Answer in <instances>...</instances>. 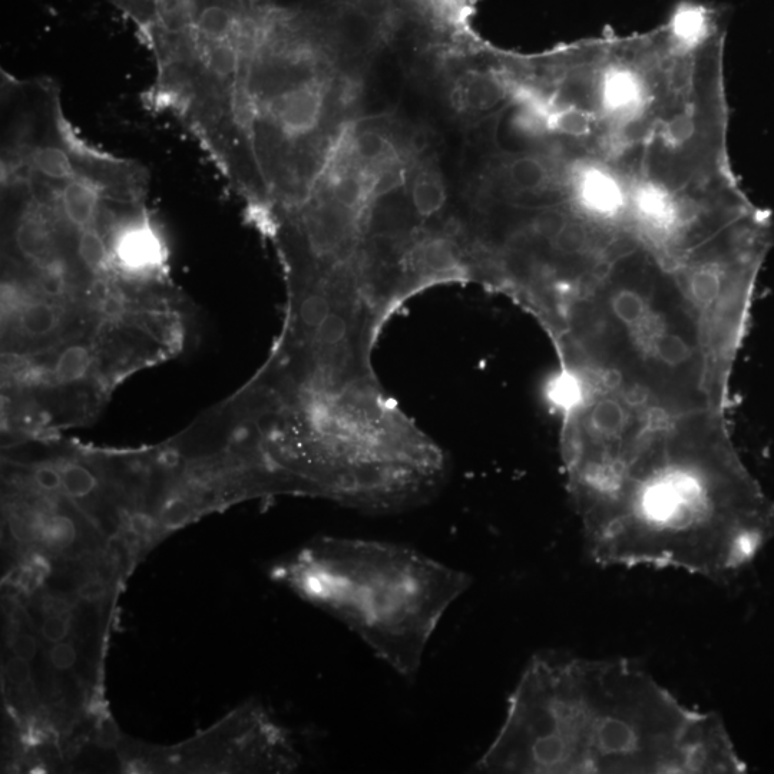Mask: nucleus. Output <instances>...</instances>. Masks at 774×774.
I'll list each match as a JSON object with an SVG mask.
<instances>
[{"label": "nucleus", "instance_id": "2eb2a0df", "mask_svg": "<svg viewBox=\"0 0 774 774\" xmlns=\"http://www.w3.org/2000/svg\"><path fill=\"white\" fill-rule=\"evenodd\" d=\"M247 3L254 11H266L270 8V0H247Z\"/></svg>", "mask_w": 774, "mask_h": 774}, {"label": "nucleus", "instance_id": "f03ea898", "mask_svg": "<svg viewBox=\"0 0 774 774\" xmlns=\"http://www.w3.org/2000/svg\"><path fill=\"white\" fill-rule=\"evenodd\" d=\"M588 555L604 567L742 574L774 539V499L730 423L651 433L562 456Z\"/></svg>", "mask_w": 774, "mask_h": 774}, {"label": "nucleus", "instance_id": "39448f33", "mask_svg": "<svg viewBox=\"0 0 774 774\" xmlns=\"http://www.w3.org/2000/svg\"><path fill=\"white\" fill-rule=\"evenodd\" d=\"M273 577L337 618L408 681L418 677L443 615L472 584L466 572L405 545L332 537L277 565Z\"/></svg>", "mask_w": 774, "mask_h": 774}, {"label": "nucleus", "instance_id": "1a4fd4ad", "mask_svg": "<svg viewBox=\"0 0 774 774\" xmlns=\"http://www.w3.org/2000/svg\"><path fill=\"white\" fill-rule=\"evenodd\" d=\"M18 329L31 340L48 339L64 322V312L58 301L32 296L15 317Z\"/></svg>", "mask_w": 774, "mask_h": 774}, {"label": "nucleus", "instance_id": "20e7f679", "mask_svg": "<svg viewBox=\"0 0 774 774\" xmlns=\"http://www.w3.org/2000/svg\"><path fill=\"white\" fill-rule=\"evenodd\" d=\"M365 65L336 23L274 8L261 15L244 59L240 121L258 188L248 218L266 236L307 197L362 115Z\"/></svg>", "mask_w": 774, "mask_h": 774}, {"label": "nucleus", "instance_id": "6e6552de", "mask_svg": "<svg viewBox=\"0 0 774 774\" xmlns=\"http://www.w3.org/2000/svg\"><path fill=\"white\" fill-rule=\"evenodd\" d=\"M410 213L420 224L445 220L448 187L435 151L426 152L413 164L405 187Z\"/></svg>", "mask_w": 774, "mask_h": 774}, {"label": "nucleus", "instance_id": "ddd939ff", "mask_svg": "<svg viewBox=\"0 0 774 774\" xmlns=\"http://www.w3.org/2000/svg\"><path fill=\"white\" fill-rule=\"evenodd\" d=\"M62 495L74 502H84L98 492L97 473L84 463L69 461L61 463Z\"/></svg>", "mask_w": 774, "mask_h": 774}, {"label": "nucleus", "instance_id": "7ed1b4c3", "mask_svg": "<svg viewBox=\"0 0 774 774\" xmlns=\"http://www.w3.org/2000/svg\"><path fill=\"white\" fill-rule=\"evenodd\" d=\"M482 773L739 774L716 713L690 709L631 660L564 651L531 657Z\"/></svg>", "mask_w": 774, "mask_h": 774}, {"label": "nucleus", "instance_id": "9b49d317", "mask_svg": "<svg viewBox=\"0 0 774 774\" xmlns=\"http://www.w3.org/2000/svg\"><path fill=\"white\" fill-rule=\"evenodd\" d=\"M430 23L439 31L448 33L451 39H466L475 35L471 31V0H426Z\"/></svg>", "mask_w": 774, "mask_h": 774}, {"label": "nucleus", "instance_id": "f257e3e1", "mask_svg": "<svg viewBox=\"0 0 774 774\" xmlns=\"http://www.w3.org/2000/svg\"><path fill=\"white\" fill-rule=\"evenodd\" d=\"M721 11L680 6L643 33L506 56L502 127L542 177L486 211L506 293L594 355L688 333L756 286L767 228L726 151Z\"/></svg>", "mask_w": 774, "mask_h": 774}, {"label": "nucleus", "instance_id": "f8f14e48", "mask_svg": "<svg viewBox=\"0 0 774 774\" xmlns=\"http://www.w3.org/2000/svg\"><path fill=\"white\" fill-rule=\"evenodd\" d=\"M92 366H94V353L88 344H68L56 356L52 377L61 385H74L86 379Z\"/></svg>", "mask_w": 774, "mask_h": 774}, {"label": "nucleus", "instance_id": "0eeeda50", "mask_svg": "<svg viewBox=\"0 0 774 774\" xmlns=\"http://www.w3.org/2000/svg\"><path fill=\"white\" fill-rule=\"evenodd\" d=\"M112 269L118 279L144 283L167 267L168 247L144 204L124 211L108 230Z\"/></svg>", "mask_w": 774, "mask_h": 774}, {"label": "nucleus", "instance_id": "9d476101", "mask_svg": "<svg viewBox=\"0 0 774 774\" xmlns=\"http://www.w3.org/2000/svg\"><path fill=\"white\" fill-rule=\"evenodd\" d=\"M340 5L362 19L387 42L398 32L402 11L396 0H340Z\"/></svg>", "mask_w": 774, "mask_h": 774}, {"label": "nucleus", "instance_id": "423d86ee", "mask_svg": "<svg viewBox=\"0 0 774 774\" xmlns=\"http://www.w3.org/2000/svg\"><path fill=\"white\" fill-rule=\"evenodd\" d=\"M432 150L428 132L390 114H362L346 128L310 193L270 234L294 290H353L377 208L405 190L413 164Z\"/></svg>", "mask_w": 774, "mask_h": 774}, {"label": "nucleus", "instance_id": "4468645a", "mask_svg": "<svg viewBox=\"0 0 774 774\" xmlns=\"http://www.w3.org/2000/svg\"><path fill=\"white\" fill-rule=\"evenodd\" d=\"M31 482L39 494H62L61 471H59V466L54 465V463H41V465L35 466L31 471Z\"/></svg>", "mask_w": 774, "mask_h": 774}]
</instances>
